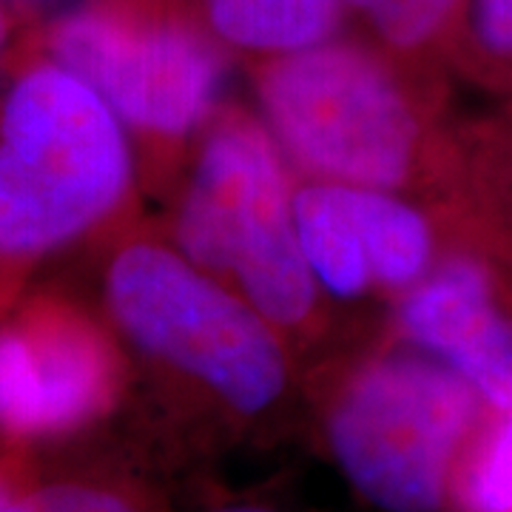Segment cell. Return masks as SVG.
Listing matches in <instances>:
<instances>
[{
    "instance_id": "obj_12",
    "label": "cell",
    "mask_w": 512,
    "mask_h": 512,
    "mask_svg": "<svg viewBox=\"0 0 512 512\" xmlns=\"http://www.w3.org/2000/svg\"><path fill=\"white\" fill-rule=\"evenodd\" d=\"M447 507L453 512H512V407L481 416L458 458Z\"/></svg>"
},
{
    "instance_id": "obj_2",
    "label": "cell",
    "mask_w": 512,
    "mask_h": 512,
    "mask_svg": "<svg viewBox=\"0 0 512 512\" xmlns=\"http://www.w3.org/2000/svg\"><path fill=\"white\" fill-rule=\"evenodd\" d=\"M484 410L476 390L439 359L379 356L333 396L330 453L350 487L382 512H439Z\"/></svg>"
},
{
    "instance_id": "obj_17",
    "label": "cell",
    "mask_w": 512,
    "mask_h": 512,
    "mask_svg": "<svg viewBox=\"0 0 512 512\" xmlns=\"http://www.w3.org/2000/svg\"><path fill=\"white\" fill-rule=\"evenodd\" d=\"M214 512H282L276 507H265V504H228V507H220Z\"/></svg>"
},
{
    "instance_id": "obj_19",
    "label": "cell",
    "mask_w": 512,
    "mask_h": 512,
    "mask_svg": "<svg viewBox=\"0 0 512 512\" xmlns=\"http://www.w3.org/2000/svg\"><path fill=\"white\" fill-rule=\"evenodd\" d=\"M18 6H26V9H43V6H49V3H55V0H15Z\"/></svg>"
},
{
    "instance_id": "obj_15",
    "label": "cell",
    "mask_w": 512,
    "mask_h": 512,
    "mask_svg": "<svg viewBox=\"0 0 512 512\" xmlns=\"http://www.w3.org/2000/svg\"><path fill=\"white\" fill-rule=\"evenodd\" d=\"M9 512H146L131 495L89 481L29 484Z\"/></svg>"
},
{
    "instance_id": "obj_7",
    "label": "cell",
    "mask_w": 512,
    "mask_h": 512,
    "mask_svg": "<svg viewBox=\"0 0 512 512\" xmlns=\"http://www.w3.org/2000/svg\"><path fill=\"white\" fill-rule=\"evenodd\" d=\"M120 356L80 313L37 302L0 325V436L60 439L109 416Z\"/></svg>"
},
{
    "instance_id": "obj_4",
    "label": "cell",
    "mask_w": 512,
    "mask_h": 512,
    "mask_svg": "<svg viewBox=\"0 0 512 512\" xmlns=\"http://www.w3.org/2000/svg\"><path fill=\"white\" fill-rule=\"evenodd\" d=\"M106 302L137 348L239 416H259L285 393L288 362L271 322L191 259L128 245L111 262Z\"/></svg>"
},
{
    "instance_id": "obj_1",
    "label": "cell",
    "mask_w": 512,
    "mask_h": 512,
    "mask_svg": "<svg viewBox=\"0 0 512 512\" xmlns=\"http://www.w3.org/2000/svg\"><path fill=\"white\" fill-rule=\"evenodd\" d=\"M123 120L86 80L43 57L0 100V259H35L89 234L131 188Z\"/></svg>"
},
{
    "instance_id": "obj_14",
    "label": "cell",
    "mask_w": 512,
    "mask_h": 512,
    "mask_svg": "<svg viewBox=\"0 0 512 512\" xmlns=\"http://www.w3.org/2000/svg\"><path fill=\"white\" fill-rule=\"evenodd\" d=\"M458 35L484 72L512 80V0H470Z\"/></svg>"
},
{
    "instance_id": "obj_13",
    "label": "cell",
    "mask_w": 512,
    "mask_h": 512,
    "mask_svg": "<svg viewBox=\"0 0 512 512\" xmlns=\"http://www.w3.org/2000/svg\"><path fill=\"white\" fill-rule=\"evenodd\" d=\"M384 46L424 52L458 35L470 0H342Z\"/></svg>"
},
{
    "instance_id": "obj_8",
    "label": "cell",
    "mask_w": 512,
    "mask_h": 512,
    "mask_svg": "<svg viewBox=\"0 0 512 512\" xmlns=\"http://www.w3.org/2000/svg\"><path fill=\"white\" fill-rule=\"evenodd\" d=\"M413 345L456 370L484 407H512V299L484 256L456 254L404 296Z\"/></svg>"
},
{
    "instance_id": "obj_5",
    "label": "cell",
    "mask_w": 512,
    "mask_h": 512,
    "mask_svg": "<svg viewBox=\"0 0 512 512\" xmlns=\"http://www.w3.org/2000/svg\"><path fill=\"white\" fill-rule=\"evenodd\" d=\"M259 100L279 148L322 183L399 188L407 183L419 120L390 66L348 40L268 57Z\"/></svg>"
},
{
    "instance_id": "obj_6",
    "label": "cell",
    "mask_w": 512,
    "mask_h": 512,
    "mask_svg": "<svg viewBox=\"0 0 512 512\" xmlns=\"http://www.w3.org/2000/svg\"><path fill=\"white\" fill-rule=\"evenodd\" d=\"M46 55L86 80L123 126L185 137L220 103V40L183 9L106 0L63 12L46 29Z\"/></svg>"
},
{
    "instance_id": "obj_18",
    "label": "cell",
    "mask_w": 512,
    "mask_h": 512,
    "mask_svg": "<svg viewBox=\"0 0 512 512\" xmlns=\"http://www.w3.org/2000/svg\"><path fill=\"white\" fill-rule=\"evenodd\" d=\"M6 32H9V20H6V6H3V0H0V46H3V40H6Z\"/></svg>"
},
{
    "instance_id": "obj_3",
    "label": "cell",
    "mask_w": 512,
    "mask_h": 512,
    "mask_svg": "<svg viewBox=\"0 0 512 512\" xmlns=\"http://www.w3.org/2000/svg\"><path fill=\"white\" fill-rule=\"evenodd\" d=\"M262 123L228 114L211 128L185 191L177 242L202 271L237 282L271 325L296 328L313 311L288 171Z\"/></svg>"
},
{
    "instance_id": "obj_11",
    "label": "cell",
    "mask_w": 512,
    "mask_h": 512,
    "mask_svg": "<svg viewBox=\"0 0 512 512\" xmlns=\"http://www.w3.org/2000/svg\"><path fill=\"white\" fill-rule=\"evenodd\" d=\"M348 197L365 239L373 285L387 291H410L430 274L436 251L427 220L382 188L348 185Z\"/></svg>"
},
{
    "instance_id": "obj_16",
    "label": "cell",
    "mask_w": 512,
    "mask_h": 512,
    "mask_svg": "<svg viewBox=\"0 0 512 512\" xmlns=\"http://www.w3.org/2000/svg\"><path fill=\"white\" fill-rule=\"evenodd\" d=\"M26 476L23 467L15 461H0V512H9V507L15 504L23 490H26Z\"/></svg>"
},
{
    "instance_id": "obj_10",
    "label": "cell",
    "mask_w": 512,
    "mask_h": 512,
    "mask_svg": "<svg viewBox=\"0 0 512 512\" xmlns=\"http://www.w3.org/2000/svg\"><path fill=\"white\" fill-rule=\"evenodd\" d=\"M296 231L316 282L336 296H362L373 285L365 239L350 208L348 185L313 183L293 194Z\"/></svg>"
},
{
    "instance_id": "obj_9",
    "label": "cell",
    "mask_w": 512,
    "mask_h": 512,
    "mask_svg": "<svg viewBox=\"0 0 512 512\" xmlns=\"http://www.w3.org/2000/svg\"><path fill=\"white\" fill-rule=\"evenodd\" d=\"M200 20L225 46L276 57L330 40L342 0H197Z\"/></svg>"
}]
</instances>
